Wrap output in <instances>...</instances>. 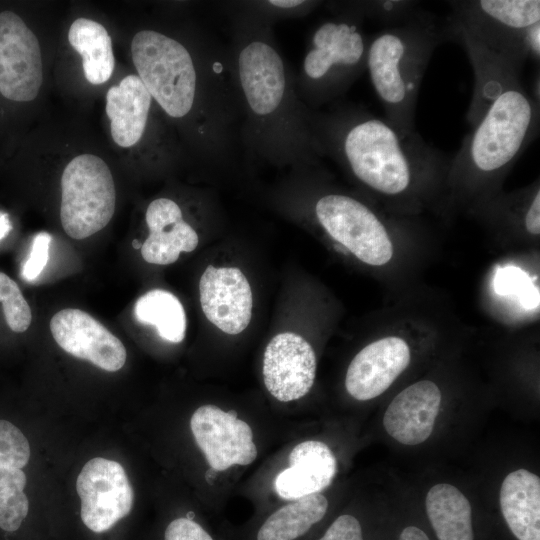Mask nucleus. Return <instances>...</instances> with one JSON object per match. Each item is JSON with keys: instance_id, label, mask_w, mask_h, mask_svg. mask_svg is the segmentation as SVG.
Segmentation results:
<instances>
[{"instance_id": "36", "label": "nucleus", "mask_w": 540, "mask_h": 540, "mask_svg": "<svg viewBox=\"0 0 540 540\" xmlns=\"http://www.w3.org/2000/svg\"><path fill=\"white\" fill-rule=\"evenodd\" d=\"M11 228L8 215L0 211V241L11 231Z\"/></svg>"}, {"instance_id": "32", "label": "nucleus", "mask_w": 540, "mask_h": 540, "mask_svg": "<svg viewBox=\"0 0 540 540\" xmlns=\"http://www.w3.org/2000/svg\"><path fill=\"white\" fill-rule=\"evenodd\" d=\"M317 540H364L361 523L352 514H341Z\"/></svg>"}, {"instance_id": "5", "label": "nucleus", "mask_w": 540, "mask_h": 540, "mask_svg": "<svg viewBox=\"0 0 540 540\" xmlns=\"http://www.w3.org/2000/svg\"><path fill=\"white\" fill-rule=\"evenodd\" d=\"M131 56L138 77L167 115L182 118L192 110L197 74L183 44L160 32L141 30L132 39Z\"/></svg>"}, {"instance_id": "35", "label": "nucleus", "mask_w": 540, "mask_h": 540, "mask_svg": "<svg viewBox=\"0 0 540 540\" xmlns=\"http://www.w3.org/2000/svg\"><path fill=\"white\" fill-rule=\"evenodd\" d=\"M304 1H298V0H271L269 1V4L278 8L283 9H289L301 6L304 4Z\"/></svg>"}, {"instance_id": "22", "label": "nucleus", "mask_w": 540, "mask_h": 540, "mask_svg": "<svg viewBox=\"0 0 540 540\" xmlns=\"http://www.w3.org/2000/svg\"><path fill=\"white\" fill-rule=\"evenodd\" d=\"M426 514L438 540H474L472 508L454 485H433L425 498Z\"/></svg>"}, {"instance_id": "21", "label": "nucleus", "mask_w": 540, "mask_h": 540, "mask_svg": "<svg viewBox=\"0 0 540 540\" xmlns=\"http://www.w3.org/2000/svg\"><path fill=\"white\" fill-rule=\"evenodd\" d=\"M328 506L321 493L292 500L261 521L252 540H302L323 520Z\"/></svg>"}, {"instance_id": "10", "label": "nucleus", "mask_w": 540, "mask_h": 540, "mask_svg": "<svg viewBox=\"0 0 540 540\" xmlns=\"http://www.w3.org/2000/svg\"><path fill=\"white\" fill-rule=\"evenodd\" d=\"M43 83L39 41L12 11L0 12V93L16 102L32 101Z\"/></svg>"}, {"instance_id": "28", "label": "nucleus", "mask_w": 540, "mask_h": 540, "mask_svg": "<svg viewBox=\"0 0 540 540\" xmlns=\"http://www.w3.org/2000/svg\"><path fill=\"white\" fill-rule=\"evenodd\" d=\"M0 302L9 328L17 333L26 331L32 321L30 306L17 283L0 272Z\"/></svg>"}, {"instance_id": "37", "label": "nucleus", "mask_w": 540, "mask_h": 540, "mask_svg": "<svg viewBox=\"0 0 540 540\" xmlns=\"http://www.w3.org/2000/svg\"><path fill=\"white\" fill-rule=\"evenodd\" d=\"M132 246L135 249H141L142 244L137 239H134L132 242Z\"/></svg>"}, {"instance_id": "3", "label": "nucleus", "mask_w": 540, "mask_h": 540, "mask_svg": "<svg viewBox=\"0 0 540 540\" xmlns=\"http://www.w3.org/2000/svg\"><path fill=\"white\" fill-rule=\"evenodd\" d=\"M452 37L449 24L423 12L412 21L385 27L368 44L366 69L385 116L404 133L415 131L419 89L436 47Z\"/></svg>"}, {"instance_id": "20", "label": "nucleus", "mask_w": 540, "mask_h": 540, "mask_svg": "<svg viewBox=\"0 0 540 540\" xmlns=\"http://www.w3.org/2000/svg\"><path fill=\"white\" fill-rule=\"evenodd\" d=\"M499 504L502 516L517 540H540V478L517 469L503 479Z\"/></svg>"}, {"instance_id": "7", "label": "nucleus", "mask_w": 540, "mask_h": 540, "mask_svg": "<svg viewBox=\"0 0 540 540\" xmlns=\"http://www.w3.org/2000/svg\"><path fill=\"white\" fill-rule=\"evenodd\" d=\"M357 19L326 21L313 34L303 70L321 99L336 95L366 68L369 41Z\"/></svg>"}, {"instance_id": "2", "label": "nucleus", "mask_w": 540, "mask_h": 540, "mask_svg": "<svg viewBox=\"0 0 540 540\" xmlns=\"http://www.w3.org/2000/svg\"><path fill=\"white\" fill-rule=\"evenodd\" d=\"M326 145L363 185L385 197L409 195L419 183L449 172L447 155L416 131L357 111L325 121Z\"/></svg>"}, {"instance_id": "17", "label": "nucleus", "mask_w": 540, "mask_h": 540, "mask_svg": "<svg viewBox=\"0 0 540 540\" xmlns=\"http://www.w3.org/2000/svg\"><path fill=\"white\" fill-rule=\"evenodd\" d=\"M441 401V391L433 381L415 382L392 399L383 416V427L395 441L419 445L432 434Z\"/></svg>"}, {"instance_id": "14", "label": "nucleus", "mask_w": 540, "mask_h": 540, "mask_svg": "<svg viewBox=\"0 0 540 540\" xmlns=\"http://www.w3.org/2000/svg\"><path fill=\"white\" fill-rule=\"evenodd\" d=\"M200 304L206 318L227 334L247 328L252 316L250 284L235 267L208 265L199 281Z\"/></svg>"}, {"instance_id": "23", "label": "nucleus", "mask_w": 540, "mask_h": 540, "mask_svg": "<svg viewBox=\"0 0 540 540\" xmlns=\"http://www.w3.org/2000/svg\"><path fill=\"white\" fill-rule=\"evenodd\" d=\"M70 45L81 55L85 78L94 85L107 82L114 70L112 41L100 23L78 18L68 31Z\"/></svg>"}, {"instance_id": "1", "label": "nucleus", "mask_w": 540, "mask_h": 540, "mask_svg": "<svg viewBox=\"0 0 540 540\" xmlns=\"http://www.w3.org/2000/svg\"><path fill=\"white\" fill-rule=\"evenodd\" d=\"M474 71L467 119L472 129L450 162L454 181L481 185L504 174L536 138L539 99L524 86L523 64L495 54L463 36Z\"/></svg>"}, {"instance_id": "16", "label": "nucleus", "mask_w": 540, "mask_h": 540, "mask_svg": "<svg viewBox=\"0 0 540 540\" xmlns=\"http://www.w3.org/2000/svg\"><path fill=\"white\" fill-rule=\"evenodd\" d=\"M238 75L246 102L254 114L269 116L285 96L286 74L279 53L263 41H252L238 57Z\"/></svg>"}, {"instance_id": "18", "label": "nucleus", "mask_w": 540, "mask_h": 540, "mask_svg": "<svg viewBox=\"0 0 540 540\" xmlns=\"http://www.w3.org/2000/svg\"><path fill=\"white\" fill-rule=\"evenodd\" d=\"M289 467L275 480L277 494L285 500L321 493L328 488L337 473V459L322 441L306 440L295 445L289 453Z\"/></svg>"}, {"instance_id": "24", "label": "nucleus", "mask_w": 540, "mask_h": 540, "mask_svg": "<svg viewBox=\"0 0 540 540\" xmlns=\"http://www.w3.org/2000/svg\"><path fill=\"white\" fill-rule=\"evenodd\" d=\"M138 322L156 328L158 335L171 343L183 341L186 332V314L180 300L171 292L153 289L138 298L134 306Z\"/></svg>"}, {"instance_id": "19", "label": "nucleus", "mask_w": 540, "mask_h": 540, "mask_svg": "<svg viewBox=\"0 0 540 540\" xmlns=\"http://www.w3.org/2000/svg\"><path fill=\"white\" fill-rule=\"evenodd\" d=\"M152 100L138 75L130 74L108 89L105 110L117 145L128 148L142 138Z\"/></svg>"}, {"instance_id": "9", "label": "nucleus", "mask_w": 540, "mask_h": 540, "mask_svg": "<svg viewBox=\"0 0 540 540\" xmlns=\"http://www.w3.org/2000/svg\"><path fill=\"white\" fill-rule=\"evenodd\" d=\"M76 490L82 522L95 533L112 528L133 506L132 486L116 461L101 457L89 460L77 477Z\"/></svg>"}, {"instance_id": "12", "label": "nucleus", "mask_w": 540, "mask_h": 540, "mask_svg": "<svg viewBox=\"0 0 540 540\" xmlns=\"http://www.w3.org/2000/svg\"><path fill=\"white\" fill-rule=\"evenodd\" d=\"M316 368L314 349L298 334H277L265 348L263 380L268 392L278 401L304 397L314 384Z\"/></svg>"}, {"instance_id": "8", "label": "nucleus", "mask_w": 540, "mask_h": 540, "mask_svg": "<svg viewBox=\"0 0 540 540\" xmlns=\"http://www.w3.org/2000/svg\"><path fill=\"white\" fill-rule=\"evenodd\" d=\"M315 215L325 231L360 261L382 266L391 260L393 245L383 221L360 200L329 193L317 200Z\"/></svg>"}, {"instance_id": "33", "label": "nucleus", "mask_w": 540, "mask_h": 540, "mask_svg": "<svg viewBox=\"0 0 540 540\" xmlns=\"http://www.w3.org/2000/svg\"><path fill=\"white\" fill-rule=\"evenodd\" d=\"M525 229L534 236L540 233V190L536 193L526 213Z\"/></svg>"}, {"instance_id": "34", "label": "nucleus", "mask_w": 540, "mask_h": 540, "mask_svg": "<svg viewBox=\"0 0 540 540\" xmlns=\"http://www.w3.org/2000/svg\"><path fill=\"white\" fill-rule=\"evenodd\" d=\"M399 540H430V539L422 529L416 526H407L402 530L399 536Z\"/></svg>"}, {"instance_id": "30", "label": "nucleus", "mask_w": 540, "mask_h": 540, "mask_svg": "<svg viewBox=\"0 0 540 540\" xmlns=\"http://www.w3.org/2000/svg\"><path fill=\"white\" fill-rule=\"evenodd\" d=\"M145 220L149 231H154L183 220V215L175 201L169 198H158L148 205Z\"/></svg>"}, {"instance_id": "6", "label": "nucleus", "mask_w": 540, "mask_h": 540, "mask_svg": "<svg viewBox=\"0 0 540 540\" xmlns=\"http://www.w3.org/2000/svg\"><path fill=\"white\" fill-rule=\"evenodd\" d=\"M115 207L114 179L103 159L81 154L68 162L61 176L60 221L69 237L80 240L102 230Z\"/></svg>"}, {"instance_id": "25", "label": "nucleus", "mask_w": 540, "mask_h": 540, "mask_svg": "<svg viewBox=\"0 0 540 540\" xmlns=\"http://www.w3.org/2000/svg\"><path fill=\"white\" fill-rule=\"evenodd\" d=\"M198 242L193 227L181 220L164 229L149 231L140 250L146 262L168 265L177 261L181 252L193 251Z\"/></svg>"}, {"instance_id": "26", "label": "nucleus", "mask_w": 540, "mask_h": 540, "mask_svg": "<svg viewBox=\"0 0 540 540\" xmlns=\"http://www.w3.org/2000/svg\"><path fill=\"white\" fill-rule=\"evenodd\" d=\"M26 475L21 469L0 467V529L17 531L28 515L29 501L24 493Z\"/></svg>"}, {"instance_id": "29", "label": "nucleus", "mask_w": 540, "mask_h": 540, "mask_svg": "<svg viewBox=\"0 0 540 540\" xmlns=\"http://www.w3.org/2000/svg\"><path fill=\"white\" fill-rule=\"evenodd\" d=\"M30 458V446L24 434L11 422L0 420V467L22 469Z\"/></svg>"}, {"instance_id": "4", "label": "nucleus", "mask_w": 540, "mask_h": 540, "mask_svg": "<svg viewBox=\"0 0 540 540\" xmlns=\"http://www.w3.org/2000/svg\"><path fill=\"white\" fill-rule=\"evenodd\" d=\"M452 37L463 35L487 50L521 64L539 62V0H469L449 2Z\"/></svg>"}, {"instance_id": "15", "label": "nucleus", "mask_w": 540, "mask_h": 540, "mask_svg": "<svg viewBox=\"0 0 540 540\" xmlns=\"http://www.w3.org/2000/svg\"><path fill=\"white\" fill-rule=\"evenodd\" d=\"M410 358V347L401 337L387 336L368 344L348 366L347 392L359 401L380 396L408 367Z\"/></svg>"}, {"instance_id": "11", "label": "nucleus", "mask_w": 540, "mask_h": 540, "mask_svg": "<svg viewBox=\"0 0 540 540\" xmlns=\"http://www.w3.org/2000/svg\"><path fill=\"white\" fill-rule=\"evenodd\" d=\"M190 428L209 466L216 471L249 465L257 457L253 431L235 411L212 404L200 406L191 416Z\"/></svg>"}, {"instance_id": "27", "label": "nucleus", "mask_w": 540, "mask_h": 540, "mask_svg": "<svg viewBox=\"0 0 540 540\" xmlns=\"http://www.w3.org/2000/svg\"><path fill=\"white\" fill-rule=\"evenodd\" d=\"M353 6L352 16L359 19L370 17L387 25L386 27L408 23L424 12L417 2L407 0L367 1Z\"/></svg>"}, {"instance_id": "13", "label": "nucleus", "mask_w": 540, "mask_h": 540, "mask_svg": "<svg viewBox=\"0 0 540 540\" xmlns=\"http://www.w3.org/2000/svg\"><path fill=\"white\" fill-rule=\"evenodd\" d=\"M56 343L67 353L109 372L126 362L123 343L88 313L73 308L58 311L50 320Z\"/></svg>"}, {"instance_id": "31", "label": "nucleus", "mask_w": 540, "mask_h": 540, "mask_svg": "<svg viewBox=\"0 0 540 540\" xmlns=\"http://www.w3.org/2000/svg\"><path fill=\"white\" fill-rule=\"evenodd\" d=\"M51 240L52 237L47 232L35 235L29 257L22 269V276L26 281H33L42 273L49 259Z\"/></svg>"}]
</instances>
